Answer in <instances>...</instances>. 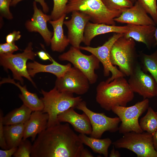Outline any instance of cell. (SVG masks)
Segmentation results:
<instances>
[{
  "instance_id": "obj_18",
  "label": "cell",
  "mask_w": 157,
  "mask_h": 157,
  "mask_svg": "<svg viewBox=\"0 0 157 157\" xmlns=\"http://www.w3.org/2000/svg\"><path fill=\"white\" fill-rule=\"evenodd\" d=\"M128 31L124 34L126 38H131L134 40L142 42L150 49L155 46V32L156 28L153 25H135L127 24Z\"/></svg>"
},
{
  "instance_id": "obj_43",
  "label": "cell",
  "mask_w": 157,
  "mask_h": 157,
  "mask_svg": "<svg viewBox=\"0 0 157 157\" xmlns=\"http://www.w3.org/2000/svg\"><path fill=\"white\" fill-rule=\"evenodd\" d=\"M154 36L156 40V43L155 44V46H156L157 45V27L156 28L155 31Z\"/></svg>"
},
{
  "instance_id": "obj_41",
  "label": "cell",
  "mask_w": 157,
  "mask_h": 157,
  "mask_svg": "<svg viewBox=\"0 0 157 157\" xmlns=\"http://www.w3.org/2000/svg\"><path fill=\"white\" fill-rule=\"evenodd\" d=\"M114 146H113L112 149L111 150L110 153L109 155L110 157H120L121 155L119 151L116 150L114 148Z\"/></svg>"
},
{
  "instance_id": "obj_28",
  "label": "cell",
  "mask_w": 157,
  "mask_h": 157,
  "mask_svg": "<svg viewBox=\"0 0 157 157\" xmlns=\"http://www.w3.org/2000/svg\"><path fill=\"white\" fill-rule=\"evenodd\" d=\"M147 110L146 114L140 119L139 124L143 131L153 135L157 130V112L151 107Z\"/></svg>"
},
{
  "instance_id": "obj_8",
  "label": "cell",
  "mask_w": 157,
  "mask_h": 157,
  "mask_svg": "<svg viewBox=\"0 0 157 157\" xmlns=\"http://www.w3.org/2000/svg\"><path fill=\"white\" fill-rule=\"evenodd\" d=\"M149 106V100L147 98L129 107L113 106L111 110L118 116L121 122L119 127V133L124 134L131 131L143 132L140 126L138 119L147 110Z\"/></svg>"
},
{
  "instance_id": "obj_10",
  "label": "cell",
  "mask_w": 157,
  "mask_h": 157,
  "mask_svg": "<svg viewBox=\"0 0 157 157\" xmlns=\"http://www.w3.org/2000/svg\"><path fill=\"white\" fill-rule=\"evenodd\" d=\"M124 34L116 33L106 41L102 45L97 47L90 46H80L81 49L88 51L95 56L102 64L103 67V74L105 77L109 76L110 73L112 75L106 81L109 83L114 79L125 75L115 66L113 65L110 60V53L112 47L116 41Z\"/></svg>"
},
{
  "instance_id": "obj_44",
  "label": "cell",
  "mask_w": 157,
  "mask_h": 157,
  "mask_svg": "<svg viewBox=\"0 0 157 157\" xmlns=\"http://www.w3.org/2000/svg\"><path fill=\"white\" fill-rule=\"evenodd\" d=\"M130 1L133 3L134 2H135L137 0H130Z\"/></svg>"
},
{
  "instance_id": "obj_7",
  "label": "cell",
  "mask_w": 157,
  "mask_h": 157,
  "mask_svg": "<svg viewBox=\"0 0 157 157\" xmlns=\"http://www.w3.org/2000/svg\"><path fill=\"white\" fill-rule=\"evenodd\" d=\"M33 44L29 42L23 52L16 54L0 55V64L6 70H10L14 79L19 81L23 85V77L28 79L36 88V85L29 75L27 67V61L33 60L36 54L33 51Z\"/></svg>"
},
{
  "instance_id": "obj_23",
  "label": "cell",
  "mask_w": 157,
  "mask_h": 157,
  "mask_svg": "<svg viewBox=\"0 0 157 157\" xmlns=\"http://www.w3.org/2000/svg\"><path fill=\"white\" fill-rule=\"evenodd\" d=\"M66 16V14H64L58 19L49 21L53 30L50 42L51 49L53 51L62 52L69 44L67 37L64 34L63 28Z\"/></svg>"
},
{
  "instance_id": "obj_30",
  "label": "cell",
  "mask_w": 157,
  "mask_h": 157,
  "mask_svg": "<svg viewBox=\"0 0 157 157\" xmlns=\"http://www.w3.org/2000/svg\"><path fill=\"white\" fill-rule=\"evenodd\" d=\"M53 0V6L50 15L51 20H55L60 18L64 14H66L65 10L69 0Z\"/></svg>"
},
{
  "instance_id": "obj_34",
  "label": "cell",
  "mask_w": 157,
  "mask_h": 157,
  "mask_svg": "<svg viewBox=\"0 0 157 157\" xmlns=\"http://www.w3.org/2000/svg\"><path fill=\"white\" fill-rule=\"evenodd\" d=\"M18 50V47L15 43L6 42L0 44V55L13 54L14 52Z\"/></svg>"
},
{
  "instance_id": "obj_36",
  "label": "cell",
  "mask_w": 157,
  "mask_h": 157,
  "mask_svg": "<svg viewBox=\"0 0 157 157\" xmlns=\"http://www.w3.org/2000/svg\"><path fill=\"white\" fill-rule=\"evenodd\" d=\"M21 36L20 32L19 31H14L8 34L6 37V42L15 43V41L20 39Z\"/></svg>"
},
{
  "instance_id": "obj_24",
  "label": "cell",
  "mask_w": 157,
  "mask_h": 157,
  "mask_svg": "<svg viewBox=\"0 0 157 157\" xmlns=\"http://www.w3.org/2000/svg\"><path fill=\"white\" fill-rule=\"evenodd\" d=\"M25 123L4 126V133L8 149L18 147L23 138Z\"/></svg>"
},
{
  "instance_id": "obj_9",
  "label": "cell",
  "mask_w": 157,
  "mask_h": 157,
  "mask_svg": "<svg viewBox=\"0 0 157 157\" xmlns=\"http://www.w3.org/2000/svg\"><path fill=\"white\" fill-rule=\"evenodd\" d=\"M58 58L61 61L70 62L86 76L90 84L97 82L98 76L95 72L100 68V62L94 55L84 54L80 48L72 46L67 52L59 55Z\"/></svg>"
},
{
  "instance_id": "obj_31",
  "label": "cell",
  "mask_w": 157,
  "mask_h": 157,
  "mask_svg": "<svg viewBox=\"0 0 157 157\" xmlns=\"http://www.w3.org/2000/svg\"><path fill=\"white\" fill-rule=\"evenodd\" d=\"M33 144L29 140L22 139L17 149L14 154L15 157H30L32 151Z\"/></svg>"
},
{
  "instance_id": "obj_32",
  "label": "cell",
  "mask_w": 157,
  "mask_h": 157,
  "mask_svg": "<svg viewBox=\"0 0 157 157\" xmlns=\"http://www.w3.org/2000/svg\"><path fill=\"white\" fill-rule=\"evenodd\" d=\"M147 13L150 14L156 24H157V0H137Z\"/></svg>"
},
{
  "instance_id": "obj_17",
  "label": "cell",
  "mask_w": 157,
  "mask_h": 157,
  "mask_svg": "<svg viewBox=\"0 0 157 157\" xmlns=\"http://www.w3.org/2000/svg\"><path fill=\"white\" fill-rule=\"evenodd\" d=\"M74 109L70 108L59 114L58 117L59 122L70 124L80 133L90 135L92 127L88 117L84 112L82 114L78 113Z\"/></svg>"
},
{
  "instance_id": "obj_42",
  "label": "cell",
  "mask_w": 157,
  "mask_h": 157,
  "mask_svg": "<svg viewBox=\"0 0 157 157\" xmlns=\"http://www.w3.org/2000/svg\"><path fill=\"white\" fill-rule=\"evenodd\" d=\"M153 140L154 147L157 152V130L153 135Z\"/></svg>"
},
{
  "instance_id": "obj_21",
  "label": "cell",
  "mask_w": 157,
  "mask_h": 157,
  "mask_svg": "<svg viewBox=\"0 0 157 157\" xmlns=\"http://www.w3.org/2000/svg\"><path fill=\"white\" fill-rule=\"evenodd\" d=\"M50 58L52 63L49 65L42 64L35 61L27 63V71L30 76L33 77L37 73L45 72L51 73L57 78H59L72 67L70 63L63 65L57 62L51 56Z\"/></svg>"
},
{
  "instance_id": "obj_5",
  "label": "cell",
  "mask_w": 157,
  "mask_h": 157,
  "mask_svg": "<svg viewBox=\"0 0 157 157\" xmlns=\"http://www.w3.org/2000/svg\"><path fill=\"white\" fill-rule=\"evenodd\" d=\"M138 57L134 40L131 38H126L123 35L116 41L111 50L112 64L117 66L125 76H129L132 73L138 63Z\"/></svg>"
},
{
  "instance_id": "obj_29",
  "label": "cell",
  "mask_w": 157,
  "mask_h": 157,
  "mask_svg": "<svg viewBox=\"0 0 157 157\" xmlns=\"http://www.w3.org/2000/svg\"><path fill=\"white\" fill-rule=\"evenodd\" d=\"M102 1L107 8L111 11H122L125 8H131L133 6V3L130 0Z\"/></svg>"
},
{
  "instance_id": "obj_15",
  "label": "cell",
  "mask_w": 157,
  "mask_h": 157,
  "mask_svg": "<svg viewBox=\"0 0 157 157\" xmlns=\"http://www.w3.org/2000/svg\"><path fill=\"white\" fill-rule=\"evenodd\" d=\"M36 2L34 1L33 3L34 13L33 17L31 19L26 22L25 26L29 32L38 33L46 45L49 46L53 35V33L49 30L47 25L48 21L51 20V16L38 9Z\"/></svg>"
},
{
  "instance_id": "obj_26",
  "label": "cell",
  "mask_w": 157,
  "mask_h": 157,
  "mask_svg": "<svg viewBox=\"0 0 157 157\" xmlns=\"http://www.w3.org/2000/svg\"><path fill=\"white\" fill-rule=\"evenodd\" d=\"M32 111L24 104L15 108L3 117L4 125L19 124L26 123L29 119Z\"/></svg>"
},
{
  "instance_id": "obj_25",
  "label": "cell",
  "mask_w": 157,
  "mask_h": 157,
  "mask_svg": "<svg viewBox=\"0 0 157 157\" xmlns=\"http://www.w3.org/2000/svg\"><path fill=\"white\" fill-rule=\"evenodd\" d=\"M79 137L83 144L90 147L93 152L102 154L105 157L108 156V149L112 144L109 138L103 139L89 137L86 134L80 133Z\"/></svg>"
},
{
  "instance_id": "obj_40",
  "label": "cell",
  "mask_w": 157,
  "mask_h": 157,
  "mask_svg": "<svg viewBox=\"0 0 157 157\" xmlns=\"http://www.w3.org/2000/svg\"><path fill=\"white\" fill-rule=\"evenodd\" d=\"M94 156L88 149L84 148L81 150L80 157H93Z\"/></svg>"
},
{
  "instance_id": "obj_12",
  "label": "cell",
  "mask_w": 157,
  "mask_h": 157,
  "mask_svg": "<svg viewBox=\"0 0 157 157\" xmlns=\"http://www.w3.org/2000/svg\"><path fill=\"white\" fill-rule=\"evenodd\" d=\"M90 83L86 76L77 68L72 67L62 77L57 78L55 87L60 92L83 95L88 91Z\"/></svg>"
},
{
  "instance_id": "obj_13",
  "label": "cell",
  "mask_w": 157,
  "mask_h": 157,
  "mask_svg": "<svg viewBox=\"0 0 157 157\" xmlns=\"http://www.w3.org/2000/svg\"><path fill=\"white\" fill-rule=\"evenodd\" d=\"M128 81L133 92L142 96L143 99L157 96V84L153 77L144 72L139 63L129 76Z\"/></svg>"
},
{
  "instance_id": "obj_14",
  "label": "cell",
  "mask_w": 157,
  "mask_h": 157,
  "mask_svg": "<svg viewBox=\"0 0 157 157\" xmlns=\"http://www.w3.org/2000/svg\"><path fill=\"white\" fill-rule=\"evenodd\" d=\"M90 20V17L87 15L75 11L72 12L69 20L64 21V24L68 29L67 37L72 46L80 48V44L83 40L85 26Z\"/></svg>"
},
{
  "instance_id": "obj_11",
  "label": "cell",
  "mask_w": 157,
  "mask_h": 157,
  "mask_svg": "<svg viewBox=\"0 0 157 157\" xmlns=\"http://www.w3.org/2000/svg\"><path fill=\"white\" fill-rule=\"evenodd\" d=\"M76 108L82 111L88 117L92 127L91 137L100 138L106 131L114 133L118 131V125L121 121L118 117H110L104 113L94 112L87 107L86 102L83 100Z\"/></svg>"
},
{
  "instance_id": "obj_16",
  "label": "cell",
  "mask_w": 157,
  "mask_h": 157,
  "mask_svg": "<svg viewBox=\"0 0 157 157\" xmlns=\"http://www.w3.org/2000/svg\"><path fill=\"white\" fill-rule=\"evenodd\" d=\"M121 11L120 15L114 19L115 22L135 25H156L138 1L131 7L125 8Z\"/></svg>"
},
{
  "instance_id": "obj_1",
  "label": "cell",
  "mask_w": 157,
  "mask_h": 157,
  "mask_svg": "<svg viewBox=\"0 0 157 157\" xmlns=\"http://www.w3.org/2000/svg\"><path fill=\"white\" fill-rule=\"evenodd\" d=\"M69 124L60 123L39 134L33 142L31 157H80L83 144Z\"/></svg>"
},
{
  "instance_id": "obj_35",
  "label": "cell",
  "mask_w": 157,
  "mask_h": 157,
  "mask_svg": "<svg viewBox=\"0 0 157 157\" xmlns=\"http://www.w3.org/2000/svg\"><path fill=\"white\" fill-rule=\"evenodd\" d=\"M3 113L1 109L0 110V147L3 149H8L5 140L4 133L3 127L4 125L3 122Z\"/></svg>"
},
{
  "instance_id": "obj_38",
  "label": "cell",
  "mask_w": 157,
  "mask_h": 157,
  "mask_svg": "<svg viewBox=\"0 0 157 157\" xmlns=\"http://www.w3.org/2000/svg\"><path fill=\"white\" fill-rule=\"evenodd\" d=\"M17 147H14L6 149L0 150V157H11L13 156Z\"/></svg>"
},
{
  "instance_id": "obj_37",
  "label": "cell",
  "mask_w": 157,
  "mask_h": 157,
  "mask_svg": "<svg viewBox=\"0 0 157 157\" xmlns=\"http://www.w3.org/2000/svg\"><path fill=\"white\" fill-rule=\"evenodd\" d=\"M23 0H12L10 6H15L19 2ZM34 1L39 3L42 6V10L45 13H48L49 10V7L44 0H34Z\"/></svg>"
},
{
  "instance_id": "obj_4",
  "label": "cell",
  "mask_w": 157,
  "mask_h": 157,
  "mask_svg": "<svg viewBox=\"0 0 157 157\" xmlns=\"http://www.w3.org/2000/svg\"><path fill=\"white\" fill-rule=\"evenodd\" d=\"M75 11L82 12L88 16L92 23L113 25H115L114 19L122 13L121 10H109L102 0H69L65 14Z\"/></svg>"
},
{
  "instance_id": "obj_19",
  "label": "cell",
  "mask_w": 157,
  "mask_h": 157,
  "mask_svg": "<svg viewBox=\"0 0 157 157\" xmlns=\"http://www.w3.org/2000/svg\"><path fill=\"white\" fill-rule=\"evenodd\" d=\"M49 116L42 111H33L29 119L25 123L23 139L31 138L34 142L37 135L47 128Z\"/></svg>"
},
{
  "instance_id": "obj_27",
  "label": "cell",
  "mask_w": 157,
  "mask_h": 157,
  "mask_svg": "<svg viewBox=\"0 0 157 157\" xmlns=\"http://www.w3.org/2000/svg\"><path fill=\"white\" fill-rule=\"evenodd\" d=\"M140 57L142 70L148 72L153 77L157 84V49L152 53L148 55L141 52Z\"/></svg>"
},
{
  "instance_id": "obj_33",
  "label": "cell",
  "mask_w": 157,
  "mask_h": 157,
  "mask_svg": "<svg viewBox=\"0 0 157 157\" xmlns=\"http://www.w3.org/2000/svg\"><path fill=\"white\" fill-rule=\"evenodd\" d=\"M12 0H0V13L1 16L8 19H13V16L10 11L9 6Z\"/></svg>"
},
{
  "instance_id": "obj_22",
  "label": "cell",
  "mask_w": 157,
  "mask_h": 157,
  "mask_svg": "<svg viewBox=\"0 0 157 157\" xmlns=\"http://www.w3.org/2000/svg\"><path fill=\"white\" fill-rule=\"evenodd\" d=\"M13 84L17 87L21 93L19 95V97L24 104L32 111H42L44 108V104L41 99H40L36 94L29 92L26 88V85L22 86L19 82H16L14 79L10 76L3 78L0 81L1 85L4 83Z\"/></svg>"
},
{
  "instance_id": "obj_6",
  "label": "cell",
  "mask_w": 157,
  "mask_h": 157,
  "mask_svg": "<svg viewBox=\"0 0 157 157\" xmlns=\"http://www.w3.org/2000/svg\"><path fill=\"white\" fill-rule=\"evenodd\" d=\"M112 144L116 148H125L135 153L138 157H157L153 143V135L147 132L131 131Z\"/></svg>"
},
{
  "instance_id": "obj_2",
  "label": "cell",
  "mask_w": 157,
  "mask_h": 157,
  "mask_svg": "<svg viewBox=\"0 0 157 157\" xmlns=\"http://www.w3.org/2000/svg\"><path fill=\"white\" fill-rule=\"evenodd\" d=\"M96 90L97 102L107 111L111 110L115 106H126L134 96L128 81L123 76L116 78L109 83L101 81Z\"/></svg>"
},
{
  "instance_id": "obj_39",
  "label": "cell",
  "mask_w": 157,
  "mask_h": 157,
  "mask_svg": "<svg viewBox=\"0 0 157 157\" xmlns=\"http://www.w3.org/2000/svg\"><path fill=\"white\" fill-rule=\"evenodd\" d=\"M37 54L39 57L42 60H50L51 61L50 58V56L47 53L43 51H40L38 52Z\"/></svg>"
},
{
  "instance_id": "obj_20",
  "label": "cell",
  "mask_w": 157,
  "mask_h": 157,
  "mask_svg": "<svg viewBox=\"0 0 157 157\" xmlns=\"http://www.w3.org/2000/svg\"><path fill=\"white\" fill-rule=\"evenodd\" d=\"M128 29L127 25L118 26L89 22L85 27L83 42L87 46H89L91 40L97 35L111 32L124 34Z\"/></svg>"
},
{
  "instance_id": "obj_3",
  "label": "cell",
  "mask_w": 157,
  "mask_h": 157,
  "mask_svg": "<svg viewBox=\"0 0 157 157\" xmlns=\"http://www.w3.org/2000/svg\"><path fill=\"white\" fill-rule=\"evenodd\" d=\"M41 93L43 97L41 99L44 104L42 111L49 116L47 127L60 123L58 116L70 108H76L83 100L81 97H74L73 93L60 91L55 86L49 92L41 90Z\"/></svg>"
}]
</instances>
